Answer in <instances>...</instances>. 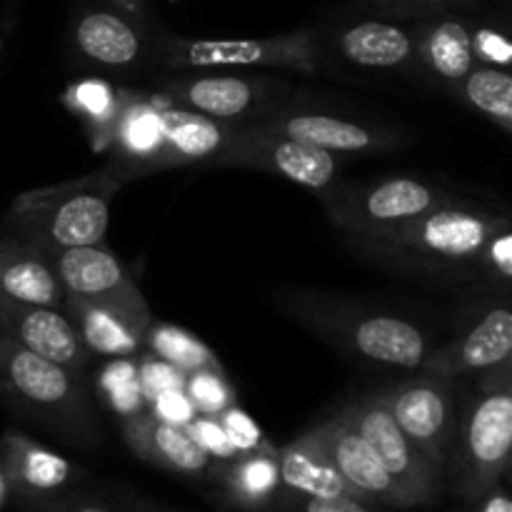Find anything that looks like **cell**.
<instances>
[{
	"label": "cell",
	"mask_w": 512,
	"mask_h": 512,
	"mask_svg": "<svg viewBox=\"0 0 512 512\" xmlns=\"http://www.w3.org/2000/svg\"><path fill=\"white\" fill-rule=\"evenodd\" d=\"M120 512H173V510L160 508V505H153V503H130L125 505V508H120Z\"/></svg>",
	"instance_id": "obj_42"
},
{
	"label": "cell",
	"mask_w": 512,
	"mask_h": 512,
	"mask_svg": "<svg viewBox=\"0 0 512 512\" xmlns=\"http://www.w3.org/2000/svg\"><path fill=\"white\" fill-rule=\"evenodd\" d=\"M380 3L400 13H435L443 8L445 0H380Z\"/></svg>",
	"instance_id": "obj_41"
},
{
	"label": "cell",
	"mask_w": 512,
	"mask_h": 512,
	"mask_svg": "<svg viewBox=\"0 0 512 512\" xmlns=\"http://www.w3.org/2000/svg\"><path fill=\"white\" fill-rule=\"evenodd\" d=\"M55 275L63 283L65 298L135 300L143 298L113 253L100 245L48 250Z\"/></svg>",
	"instance_id": "obj_15"
},
{
	"label": "cell",
	"mask_w": 512,
	"mask_h": 512,
	"mask_svg": "<svg viewBox=\"0 0 512 512\" xmlns=\"http://www.w3.org/2000/svg\"><path fill=\"white\" fill-rule=\"evenodd\" d=\"M125 440L140 460L180 475H203L210 468V455L195 443L188 430L165 423L153 413H138L125 420Z\"/></svg>",
	"instance_id": "obj_16"
},
{
	"label": "cell",
	"mask_w": 512,
	"mask_h": 512,
	"mask_svg": "<svg viewBox=\"0 0 512 512\" xmlns=\"http://www.w3.org/2000/svg\"><path fill=\"white\" fill-rule=\"evenodd\" d=\"M0 378L30 403V408L38 410L50 428L65 433V438L78 443L93 440V425L85 413L83 390L73 378V370L0 333Z\"/></svg>",
	"instance_id": "obj_4"
},
{
	"label": "cell",
	"mask_w": 512,
	"mask_h": 512,
	"mask_svg": "<svg viewBox=\"0 0 512 512\" xmlns=\"http://www.w3.org/2000/svg\"><path fill=\"white\" fill-rule=\"evenodd\" d=\"M185 395L193 403L195 413L218 418L233 405V390L220 370H195L185 380Z\"/></svg>",
	"instance_id": "obj_30"
},
{
	"label": "cell",
	"mask_w": 512,
	"mask_h": 512,
	"mask_svg": "<svg viewBox=\"0 0 512 512\" xmlns=\"http://www.w3.org/2000/svg\"><path fill=\"white\" fill-rule=\"evenodd\" d=\"M425 65L448 83H460L478 65L473 50V33L458 20H440L430 25L420 40Z\"/></svg>",
	"instance_id": "obj_26"
},
{
	"label": "cell",
	"mask_w": 512,
	"mask_h": 512,
	"mask_svg": "<svg viewBox=\"0 0 512 512\" xmlns=\"http://www.w3.org/2000/svg\"><path fill=\"white\" fill-rule=\"evenodd\" d=\"M115 128H118L115 138H118L125 158L148 160L150 165L160 138H163V113H158L153 105L135 103L130 108L118 110Z\"/></svg>",
	"instance_id": "obj_29"
},
{
	"label": "cell",
	"mask_w": 512,
	"mask_h": 512,
	"mask_svg": "<svg viewBox=\"0 0 512 512\" xmlns=\"http://www.w3.org/2000/svg\"><path fill=\"white\" fill-rule=\"evenodd\" d=\"M0 293L53 310L65 303L63 283L55 275L48 253L33 243L0 245Z\"/></svg>",
	"instance_id": "obj_21"
},
{
	"label": "cell",
	"mask_w": 512,
	"mask_h": 512,
	"mask_svg": "<svg viewBox=\"0 0 512 512\" xmlns=\"http://www.w3.org/2000/svg\"><path fill=\"white\" fill-rule=\"evenodd\" d=\"M330 220L360 240L380 238L435 208L455 203L453 195L415 178H388L360 188L320 195Z\"/></svg>",
	"instance_id": "obj_5"
},
{
	"label": "cell",
	"mask_w": 512,
	"mask_h": 512,
	"mask_svg": "<svg viewBox=\"0 0 512 512\" xmlns=\"http://www.w3.org/2000/svg\"><path fill=\"white\" fill-rule=\"evenodd\" d=\"M278 465L280 485L288 493L298 495V498H340V495H350V498L365 500L333 468L323 445H320L315 428L300 435L290 445H285L283 450H278Z\"/></svg>",
	"instance_id": "obj_19"
},
{
	"label": "cell",
	"mask_w": 512,
	"mask_h": 512,
	"mask_svg": "<svg viewBox=\"0 0 512 512\" xmlns=\"http://www.w3.org/2000/svg\"><path fill=\"white\" fill-rule=\"evenodd\" d=\"M445 3H455V5H468V3H473V0H445Z\"/></svg>",
	"instance_id": "obj_44"
},
{
	"label": "cell",
	"mask_w": 512,
	"mask_h": 512,
	"mask_svg": "<svg viewBox=\"0 0 512 512\" xmlns=\"http://www.w3.org/2000/svg\"><path fill=\"white\" fill-rule=\"evenodd\" d=\"M460 83H463V98L475 110L493 118L505 130L512 128V78L505 70L475 65Z\"/></svg>",
	"instance_id": "obj_28"
},
{
	"label": "cell",
	"mask_w": 512,
	"mask_h": 512,
	"mask_svg": "<svg viewBox=\"0 0 512 512\" xmlns=\"http://www.w3.org/2000/svg\"><path fill=\"white\" fill-rule=\"evenodd\" d=\"M315 433H318L320 445H323L333 468L340 473V478L350 488L358 490L365 500L393 505V508H413L403 490L398 488V483L383 468L375 450L345 420H340L338 415L323 420L320 425H315Z\"/></svg>",
	"instance_id": "obj_12"
},
{
	"label": "cell",
	"mask_w": 512,
	"mask_h": 512,
	"mask_svg": "<svg viewBox=\"0 0 512 512\" xmlns=\"http://www.w3.org/2000/svg\"><path fill=\"white\" fill-rule=\"evenodd\" d=\"M108 3H115L128 13H140V8H143V0H108Z\"/></svg>",
	"instance_id": "obj_43"
},
{
	"label": "cell",
	"mask_w": 512,
	"mask_h": 512,
	"mask_svg": "<svg viewBox=\"0 0 512 512\" xmlns=\"http://www.w3.org/2000/svg\"><path fill=\"white\" fill-rule=\"evenodd\" d=\"M233 133L220 120L208 118L198 110L173 108L163 113V138L155 150L150 168H173V165L203 163L213 160Z\"/></svg>",
	"instance_id": "obj_20"
},
{
	"label": "cell",
	"mask_w": 512,
	"mask_h": 512,
	"mask_svg": "<svg viewBox=\"0 0 512 512\" xmlns=\"http://www.w3.org/2000/svg\"><path fill=\"white\" fill-rule=\"evenodd\" d=\"M170 63L190 68H243V65H265V68H288L298 73H315L320 65L318 48L310 33H290L278 38L248 40H190L183 43Z\"/></svg>",
	"instance_id": "obj_10"
},
{
	"label": "cell",
	"mask_w": 512,
	"mask_h": 512,
	"mask_svg": "<svg viewBox=\"0 0 512 512\" xmlns=\"http://www.w3.org/2000/svg\"><path fill=\"white\" fill-rule=\"evenodd\" d=\"M218 420L223 423L225 433H228L230 443H233V448L238 450V453H248V450H255L263 445V435H260L258 425H255L243 410L230 405L223 415H218Z\"/></svg>",
	"instance_id": "obj_34"
},
{
	"label": "cell",
	"mask_w": 512,
	"mask_h": 512,
	"mask_svg": "<svg viewBox=\"0 0 512 512\" xmlns=\"http://www.w3.org/2000/svg\"><path fill=\"white\" fill-rule=\"evenodd\" d=\"M218 483L233 508L243 512L268 510L280 490L278 450L260 445L248 453L223 460V468L218 470Z\"/></svg>",
	"instance_id": "obj_22"
},
{
	"label": "cell",
	"mask_w": 512,
	"mask_h": 512,
	"mask_svg": "<svg viewBox=\"0 0 512 512\" xmlns=\"http://www.w3.org/2000/svg\"><path fill=\"white\" fill-rule=\"evenodd\" d=\"M473 50H475V58L485 60V63L510 65L512 60V45L508 43V38L493 28L475 30Z\"/></svg>",
	"instance_id": "obj_36"
},
{
	"label": "cell",
	"mask_w": 512,
	"mask_h": 512,
	"mask_svg": "<svg viewBox=\"0 0 512 512\" xmlns=\"http://www.w3.org/2000/svg\"><path fill=\"white\" fill-rule=\"evenodd\" d=\"M73 325L88 353L123 358L143 345L145 333L153 325L145 298L135 300H85L65 298Z\"/></svg>",
	"instance_id": "obj_11"
},
{
	"label": "cell",
	"mask_w": 512,
	"mask_h": 512,
	"mask_svg": "<svg viewBox=\"0 0 512 512\" xmlns=\"http://www.w3.org/2000/svg\"><path fill=\"white\" fill-rule=\"evenodd\" d=\"M338 48L345 60L363 68H398L415 55V40L398 25L363 20L340 33Z\"/></svg>",
	"instance_id": "obj_24"
},
{
	"label": "cell",
	"mask_w": 512,
	"mask_h": 512,
	"mask_svg": "<svg viewBox=\"0 0 512 512\" xmlns=\"http://www.w3.org/2000/svg\"><path fill=\"white\" fill-rule=\"evenodd\" d=\"M30 512H113L98 503L78 498H60L55 495H45V498H23Z\"/></svg>",
	"instance_id": "obj_37"
},
{
	"label": "cell",
	"mask_w": 512,
	"mask_h": 512,
	"mask_svg": "<svg viewBox=\"0 0 512 512\" xmlns=\"http://www.w3.org/2000/svg\"><path fill=\"white\" fill-rule=\"evenodd\" d=\"M185 380H188V375L153 355L140 368V393L153 400L160 393H168V390H185Z\"/></svg>",
	"instance_id": "obj_33"
},
{
	"label": "cell",
	"mask_w": 512,
	"mask_h": 512,
	"mask_svg": "<svg viewBox=\"0 0 512 512\" xmlns=\"http://www.w3.org/2000/svg\"><path fill=\"white\" fill-rule=\"evenodd\" d=\"M300 510L303 512H373L368 500L350 498V495H340V498H300Z\"/></svg>",
	"instance_id": "obj_39"
},
{
	"label": "cell",
	"mask_w": 512,
	"mask_h": 512,
	"mask_svg": "<svg viewBox=\"0 0 512 512\" xmlns=\"http://www.w3.org/2000/svg\"><path fill=\"white\" fill-rule=\"evenodd\" d=\"M265 128L285 135L290 140L325 150V153H368V150L388 148L395 140L390 135L370 130L355 120L333 118L323 113H295L285 118L263 120Z\"/></svg>",
	"instance_id": "obj_18"
},
{
	"label": "cell",
	"mask_w": 512,
	"mask_h": 512,
	"mask_svg": "<svg viewBox=\"0 0 512 512\" xmlns=\"http://www.w3.org/2000/svg\"><path fill=\"white\" fill-rule=\"evenodd\" d=\"M70 100H73L75 110L83 113L85 118L100 120V123L110 125L113 128L115 118H118V105H115L113 90L108 88L100 80H88V83H80L70 90Z\"/></svg>",
	"instance_id": "obj_31"
},
{
	"label": "cell",
	"mask_w": 512,
	"mask_h": 512,
	"mask_svg": "<svg viewBox=\"0 0 512 512\" xmlns=\"http://www.w3.org/2000/svg\"><path fill=\"white\" fill-rule=\"evenodd\" d=\"M0 333L68 370L88 363V348L75 325L53 308L30 305L0 293Z\"/></svg>",
	"instance_id": "obj_13"
},
{
	"label": "cell",
	"mask_w": 512,
	"mask_h": 512,
	"mask_svg": "<svg viewBox=\"0 0 512 512\" xmlns=\"http://www.w3.org/2000/svg\"><path fill=\"white\" fill-rule=\"evenodd\" d=\"M465 512H512V500L505 485L500 483L493 490H488L483 498L468 503V510Z\"/></svg>",
	"instance_id": "obj_40"
},
{
	"label": "cell",
	"mask_w": 512,
	"mask_h": 512,
	"mask_svg": "<svg viewBox=\"0 0 512 512\" xmlns=\"http://www.w3.org/2000/svg\"><path fill=\"white\" fill-rule=\"evenodd\" d=\"M378 398L390 410L400 430L413 440L415 448L445 473L463 413L453 380L423 375L388 393H378Z\"/></svg>",
	"instance_id": "obj_7"
},
{
	"label": "cell",
	"mask_w": 512,
	"mask_h": 512,
	"mask_svg": "<svg viewBox=\"0 0 512 512\" xmlns=\"http://www.w3.org/2000/svg\"><path fill=\"white\" fill-rule=\"evenodd\" d=\"M0 478L23 498H45L70 483L73 468L53 450L10 433L0 440Z\"/></svg>",
	"instance_id": "obj_17"
},
{
	"label": "cell",
	"mask_w": 512,
	"mask_h": 512,
	"mask_svg": "<svg viewBox=\"0 0 512 512\" xmlns=\"http://www.w3.org/2000/svg\"><path fill=\"white\" fill-rule=\"evenodd\" d=\"M185 430H188L190 438H193L210 458H218L220 463L238 455V450L233 448V443H230L228 433H225L223 423H220L218 418L195 413V418L185 425Z\"/></svg>",
	"instance_id": "obj_32"
},
{
	"label": "cell",
	"mask_w": 512,
	"mask_h": 512,
	"mask_svg": "<svg viewBox=\"0 0 512 512\" xmlns=\"http://www.w3.org/2000/svg\"><path fill=\"white\" fill-rule=\"evenodd\" d=\"M210 163L220 168L263 170V173L280 175L313 190L328 188L338 173V160L333 153L285 138L265 128L263 123L233 130Z\"/></svg>",
	"instance_id": "obj_9"
},
{
	"label": "cell",
	"mask_w": 512,
	"mask_h": 512,
	"mask_svg": "<svg viewBox=\"0 0 512 512\" xmlns=\"http://www.w3.org/2000/svg\"><path fill=\"white\" fill-rule=\"evenodd\" d=\"M153 415L165 423L185 428L195 418V408L185 390H168V393H160L158 398H153Z\"/></svg>",
	"instance_id": "obj_35"
},
{
	"label": "cell",
	"mask_w": 512,
	"mask_h": 512,
	"mask_svg": "<svg viewBox=\"0 0 512 512\" xmlns=\"http://www.w3.org/2000/svg\"><path fill=\"white\" fill-rule=\"evenodd\" d=\"M483 390L460 413L453 453L445 465L450 488L465 503L483 498L503 483L512 453L510 360L485 370Z\"/></svg>",
	"instance_id": "obj_1"
},
{
	"label": "cell",
	"mask_w": 512,
	"mask_h": 512,
	"mask_svg": "<svg viewBox=\"0 0 512 512\" xmlns=\"http://www.w3.org/2000/svg\"><path fill=\"white\" fill-rule=\"evenodd\" d=\"M338 418L345 420L355 433L363 435L365 443L375 450L383 468L398 483L413 508L438 503L445 485V473L415 448L413 440L400 430V425L395 423L378 395L348 405Z\"/></svg>",
	"instance_id": "obj_6"
},
{
	"label": "cell",
	"mask_w": 512,
	"mask_h": 512,
	"mask_svg": "<svg viewBox=\"0 0 512 512\" xmlns=\"http://www.w3.org/2000/svg\"><path fill=\"white\" fill-rule=\"evenodd\" d=\"M3 493H5V483H3V478H0V500H3Z\"/></svg>",
	"instance_id": "obj_45"
},
{
	"label": "cell",
	"mask_w": 512,
	"mask_h": 512,
	"mask_svg": "<svg viewBox=\"0 0 512 512\" xmlns=\"http://www.w3.org/2000/svg\"><path fill=\"white\" fill-rule=\"evenodd\" d=\"M310 328L338 340L350 353L390 368L415 370L428 360V338L420 328L398 315L338 313L308 308L298 315Z\"/></svg>",
	"instance_id": "obj_8"
},
{
	"label": "cell",
	"mask_w": 512,
	"mask_h": 512,
	"mask_svg": "<svg viewBox=\"0 0 512 512\" xmlns=\"http://www.w3.org/2000/svg\"><path fill=\"white\" fill-rule=\"evenodd\" d=\"M508 228L510 220L503 215L463 208L455 200L363 243L370 255L388 258L390 263L428 270H470L483 263L490 240Z\"/></svg>",
	"instance_id": "obj_2"
},
{
	"label": "cell",
	"mask_w": 512,
	"mask_h": 512,
	"mask_svg": "<svg viewBox=\"0 0 512 512\" xmlns=\"http://www.w3.org/2000/svg\"><path fill=\"white\" fill-rule=\"evenodd\" d=\"M512 355V313L508 308H493L485 313L460 340H453L438 353L428 355L420 368L433 378H460L468 373H485L505 363Z\"/></svg>",
	"instance_id": "obj_14"
},
{
	"label": "cell",
	"mask_w": 512,
	"mask_h": 512,
	"mask_svg": "<svg viewBox=\"0 0 512 512\" xmlns=\"http://www.w3.org/2000/svg\"><path fill=\"white\" fill-rule=\"evenodd\" d=\"M143 343L153 350L155 358L165 360L185 375L195 373V370H220L213 350L200 343L188 330L173 328V325H150Z\"/></svg>",
	"instance_id": "obj_27"
},
{
	"label": "cell",
	"mask_w": 512,
	"mask_h": 512,
	"mask_svg": "<svg viewBox=\"0 0 512 512\" xmlns=\"http://www.w3.org/2000/svg\"><path fill=\"white\" fill-rule=\"evenodd\" d=\"M483 263L490 265L500 278L512 275V230H503L490 240V245L483 253Z\"/></svg>",
	"instance_id": "obj_38"
},
{
	"label": "cell",
	"mask_w": 512,
	"mask_h": 512,
	"mask_svg": "<svg viewBox=\"0 0 512 512\" xmlns=\"http://www.w3.org/2000/svg\"><path fill=\"white\" fill-rule=\"evenodd\" d=\"M75 48L90 63L105 68H123L140 58V35L133 25L110 10H88L73 25Z\"/></svg>",
	"instance_id": "obj_23"
},
{
	"label": "cell",
	"mask_w": 512,
	"mask_h": 512,
	"mask_svg": "<svg viewBox=\"0 0 512 512\" xmlns=\"http://www.w3.org/2000/svg\"><path fill=\"white\" fill-rule=\"evenodd\" d=\"M120 183L110 175L80 178L15 200L13 220L40 250L100 245L110 223V200Z\"/></svg>",
	"instance_id": "obj_3"
},
{
	"label": "cell",
	"mask_w": 512,
	"mask_h": 512,
	"mask_svg": "<svg viewBox=\"0 0 512 512\" xmlns=\"http://www.w3.org/2000/svg\"><path fill=\"white\" fill-rule=\"evenodd\" d=\"M173 95L190 105V110L213 120H235L258 105L260 90L250 80L238 75H203L173 85Z\"/></svg>",
	"instance_id": "obj_25"
}]
</instances>
